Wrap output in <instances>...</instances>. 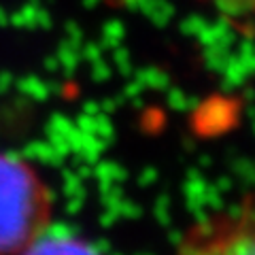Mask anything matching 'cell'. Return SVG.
<instances>
[{
  "instance_id": "cell-16",
  "label": "cell",
  "mask_w": 255,
  "mask_h": 255,
  "mask_svg": "<svg viewBox=\"0 0 255 255\" xmlns=\"http://www.w3.org/2000/svg\"><path fill=\"white\" fill-rule=\"evenodd\" d=\"M217 251H226V253H232V255H253V251H255L253 236H251L249 230H247V232H241L238 236H234L232 243L221 247Z\"/></svg>"
},
{
  "instance_id": "cell-47",
  "label": "cell",
  "mask_w": 255,
  "mask_h": 255,
  "mask_svg": "<svg viewBox=\"0 0 255 255\" xmlns=\"http://www.w3.org/2000/svg\"><path fill=\"white\" fill-rule=\"evenodd\" d=\"M43 66H45L47 73H58V70H60V62H58V58H55V55H49V58H45Z\"/></svg>"
},
{
  "instance_id": "cell-8",
  "label": "cell",
  "mask_w": 255,
  "mask_h": 255,
  "mask_svg": "<svg viewBox=\"0 0 255 255\" xmlns=\"http://www.w3.org/2000/svg\"><path fill=\"white\" fill-rule=\"evenodd\" d=\"M132 77L136 79L138 83H142V87H151V90H159V92H166L170 87V77L164 73V70H159L155 66H147V68H134Z\"/></svg>"
},
{
  "instance_id": "cell-52",
  "label": "cell",
  "mask_w": 255,
  "mask_h": 255,
  "mask_svg": "<svg viewBox=\"0 0 255 255\" xmlns=\"http://www.w3.org/2000/svg\"><path fill=\"white\" fill-rule=\"evenodd\" d=\"M9 23L11 26H15V28H23V17H21V13L17 11V13H11L9 15Z\"/></svg>"
},
{
  "instance_id": "cell-31",
  "label": "cell",
  "mask_w": 255,
  "mask_h": 255,
  "mask_svg": "<svg viewBox=\"0 0 255 255\" xmlns=\"http://www.w3.org/2000/svg\"><path fill=\"white\" fill-rule=\"evenodd\" d=\"M75 126H77L81 132H94V134H96V122H94V115L81 113V115H79V117L75 119Z\"/></svg>"
},
{
  "instance_id": "cell-28",
  "label": "cell",
  "mask_w": 255,
  "mask_h": 255,
  "mask_svg": "<svg viewBox=\"0 0 255 255\" xmlns=\"http://www.w3.org/2000/svg\"><path fill=\"white\" fill-rule=\"evenodd\" d=\"M92 81H96V83H102V81H107V79H111V66L105 62V60H96V62H92Z\"/></svg>"
},
{
  "instance_id": "cell-46",
  "label": "cell",
  "mask_w": 255,
  "mask_h": 255,
  "mask_svg": "<svg viewBox=\"0 0 255 255\" xmlns=\"http://www.w3.org/2000/svg\"><path fill=\"white\" fill-rule=\"evenodd\" d=\"M41 200H43L45 206H47V204H53L55 200H58V194H55L53 189H49V187H43V189H41Z\"/></svg>"
},
{
  "instance_id": "cell-9",
  "label": "cell",
  "mask_w": 255,
  "mask_h": 255,
  "mask_svg": "<svg viewBox=\"0 0 255 255\" xmlns=\"http://www.w3.org/2000/svg\"><path fill=\"white\" fill-rule=\"evenodd\" d=\"M55 58H58L60 68L64 70V75H66V79H68V77H73V75L77 73L79 64H81V55H79V49L68 43V38H64V41H60V45H58V53H55Z\"/></svg>"
},
{
  "instance_id": "cell-23",
  "label": "cell",
  "mask_w": 255,
  "mask_h": 255,
  "mask_svg": "<svg viewBox=\"0 0 255 255\" xmlns=\"http://www.w3.org/2000/svg\"><path fill=\"white\" fill-rule=\"evenodd\" d=\"M102 36L115 38V41L122 43L124 36H126V26H124V21H119V19H109L105 26H102Z\"/></svg>"
},
{
  "instance_id": "cell-26",
  "label": "cell",
  "mask_w": 255,
  "mask_h": 255,
  "mask_svg": "<svg viewBox=\"0 0 255 255\" xmlns=\"http://www.w3.org/2000/svg\"><path fill=\"white\" fill-rule=\"evenodd\" d=\"M64 30H66L68 43L73 47H77V49H81V45H83V30H81V26H79L77 21H66Z\"/></svg>"
},
{
  "instance_id": "cell-14",
  "label": "cell",
  "mask_w": 255,
  "mask_h": 255,
  "mask_svg": "<svg viewBox=\"0 0 255 255\" xmlns=\"http://www.w3.org/2000/svg\"><path fill=\"white\" fill-rule=\"evenodd\" d=\"M213 2L221 11V15H226L230 19L249 15L253 6V0H213Z\"/></svg>"
},
{
  "instance_id": "cell-6",
  "label": "cell",
  "mask_w": 255,
  "mask_h": 255,
  "mask_svg": "<svg viewBox=\"0 0 255 255\" xmlns=\"http://www.w3.org/2000/svg\"><path fill=\"white\" fill-rule=\"evenodd\" d=\"M138 11L157 28H166L174 17V6L168 0H138Z\"/></svg>"
},
{
  "instance_id": "cell-48",
  "label": "cell",
  "mask_w": 255,
  "mask_h": 255,
  "mask_svg": "<svg viewBox=\"0 0 255 255\" xmlns=\"http://www.w3.org/2000/svg\"><path fill=\"white\" fill-rule=\"evenodd\" d=\"M83 113H87V115H98L100 113L98 100H87V102H83Z\"/></svg>"
},
{
  "instance_id": "cell-30",
  "label": "cell",
  "mask_w": 255,
  "mask_h": 255,
  "mask_svg": "<svg viewBox=\"0 0 255 255\" xmlns=\"http://www.w3.org/2000/svg\"><path fill=\"white\" fill-rule=\"evenodd\" d=\"M155 181H157V168L155 166H147V168L138 174V185L140 187H151Z\"/></svg>"
},
{
  "instance_id": "cell-1",
  "label": "cell",
  "mask_w": 255,
  "mask_h": 255,
  "mask_svg": "<svg viewBox=\"0 0 255 255\" xmlns=\"http://www.w3.org/2000/svg\"><path fill=\"white\" fill-rule=\"evenodd\" d=\"M41 187L23 162L0 157V253L23 251L41 226Z\"/></svg>"
},
{
  "instance_id": "cell-18",
  "label": "cell",
  "mask_w": 255,
  "mask_h": 255,
  "mask_svg": "<svg viewBox=\"0 0 255 255\" xmlns=\"http://www.w3.org/2000/svg\"><path fill=\"white\" fill-rule=\"evenodd\" d=\"M94 122H96V134L107 142V145H111V142L115 140V128H113V122L109 119L107 113H100L94 115Z\"/></svg>"
},
{
  "instance_id": "cell-50",
  "label": "cell",
  "mask_w": 255,
  "mask_h": 255,
  "mask_svg": "<svg viewBox=\"0 0 255 255\" xmlns=\"http://www.w3.org/2000/svg\"><path fill=\"white\" fill-rule=\"evenodd\" d=\"M117 66H119V75H124V77H132L134 66H132V62H130V60H126V62H122V64H117Z\"/></svg>"
},
{
  "instance_id": "cell-33",
  "label": "cell",
  "mask_w": 255,
  "mask_h": 255,
  "mask_svg": "<svg viewBox=\"0 0 255 255\" xmlns=\"http://www.w3.org/2000/svg\"><path fill=\"white\" fill-rule=\"evenodd\" d=\"M53 26V19H51V13L43 9V4L36 9V28H43V30H51Z\"/></svg>"
},
{
  "instance_id": "cell-49",
  "label": "cell",
  "mask_w": 255,
  "mask_h": 255,
  "mask_svg": "<svg viewBox=\"0 0 255 255\" xmlns=\"http://www.w3.org/2000/svg\"><path fill=\"white\" fill-rule=\"evenodd\" d=\"M47 90H49V96L53 94V96H62L64 92H66V87H64L62 83H58V81H49L47 83Z\"/></svg>"
},
{
  "instance_id": "cell-37",
  "label": "cell",
  "mask_w": 255,
  "mask_h": 255,
  "mask_svg": "<svg viewBox=\"0 0 255 255\" xmlns=\"http://www.w3.org/2000/svg\"><path fill=\"white\" fill-rule=\"evenodd\" d=\"M226 213H228V219L230 221H243V217H245V206L243 204H230L228 209H226Z\"/></svg>"
},
{
  "instance_id": "cell-4",
  "label": "cell",
  "mask_w": 255,
  "mask_h": 255,
  "mask_svg": "<svg viewBox=\"0 0 255 255\" xmlns=\"http://www.w3.org/2000/svg\"><path fill=\"white\" fill-rule=\"evenodd\" d=\"M206 185H209V181L202 177L200 168H196V166L187 168L185 183H183V196H185V209L191 215H194L196 211H200V209H206V206H204Z\"/></svg>"
},
{
  "instance_id": "cell-40",
  "label": "cell",
  "mask_w": 255,
  "mask_h": 255,
  "mask_svg": "<svg viewBox=\"0 0 255 255\" xmlns=\"http://www.w3.org/2000/svg\"><path fill=\"white\" fill-rule=\"evenodd\" d=\"M111 53H113V62L115 64H122L126 60H130V51H128L124 45H117L115 49H111Z\"/></svg>"
},
{
  "instance_id": "cell-2",
  "label": "cell",
  "mask_w": 255,
  "mask_h": 255,
  "mask_svg": "<svg viewBox=\"0 0 255 255\" xmlns=\"http://www.w3.org/2000/svg\"><path fill=\"white\" fill-rule=\"evenodd\" d=\"M194 126L200 134H219L226 132L228 128H232L236 122L238 105L236 100L221 96V98H209L206 102H200V107L196 111Z\"/></svg>"
},
{
  "instance_id": "cell-56",
  "label": "cell",
  "mask_w": 255,
  "mask_h": 255,
  "mask_svg": "<svg viewBox=\"0 0 255 255\" xmlns=\"http://www.w3.org/2000/svg\"><path fill=\"white\" fill-rule=\"evenodd\" d=\"M122 2H124L130 11H138V0H122Z\"/></svg>"
},
{
  "instance_id": "cell-59",
  "label": "cell",
  "mask_w": 255,
  "mask_h": 255,
  "mask_svg": "<svg viewBox=\"0 0 255 255\" xmlns=\"http://www.w3.org/2000/svg\"><path fill=\"white\" fill-rule=\"evenodd\" d=\"M253 100V90L251 87H245V102H251Z\"/></svg>"
},
{
  "instance_id": "cell-17",
  "label": "cell",
  "mask_w": 255,
  "mask_h": 255,
  "mask_svg": "<svg viewBox=\"0 0 255 255\" xmlns=\"http://www.w3.org/2000/svg\"><path fill=\"white\" fill-rule=\"evenodd\" d=\"M232 168H234V174L238 179L243 181V189H249L253 185V181H255V166L249 157H238L232 162Z\"/></svg>"
},
{
  "instance_id": "cell-27",
  "label": "cell",
  "mask_w": 255,
  "mask_h": 255,
  "mask_svg": "<svg viewBox=\"0 0 255 255\" xmlns=\"http://www.w3.org/2000/svg\"><path fill=\"white\" fill-rule=\"evenodd\" d=\"M102 53H105V49L100 47V43H85L81 45V49H79V55H81V60L85 62H96L102 58Z\"/></svg>"
},
{
  "instance_id": "cell-45",
  "label": "cell",
  "mask_w": 255,
  "mask_h": 255,
  "mask_svg": "<svg viewBox=\"0 0 255 255\" xmlns=\"http://www.w3.org/2000/svg\"><path fill=\"white\" fill-rule=\"evenodd\" d=\"M92 172H94V166H90V164H85V162H81L77 166V177L81 179V181H85V179H90L92 177Z\"/></svg>"
},
{
  "instance_id": "cell-7",
  "label": "cell",
  "mask_w": 255,
  "mask_h": 255,
  "mask_svg": "<svg viewBox=\"0 0 255 255\" xmlns=\"http://www.w3.org/2000/svg\"><path fill=\"white\" fill-rule=\"evenodd\" d=\"M13 85L17 87V92L21 96H26V98L34 100V102H45L49 98V90H47V81L43 79H38L36 75H26L17 79V81H13Z\"/></svg>"
},
{
  "instance_id": "cell-15",
  "label": "cell",
  "mask_w": 255,
  "mask_h": 255,
  "mask_svg": "<svg viewBox=\"0 0 255 255\" xmlns=\"http://www.w3.org/2000/svg\"><path fill=\"white\" fill-rule=\"evenodd\" d=\"M62 194L66 198H70V196L87 198V189L83 187V181L77 177L75 170L62 168Z\"/></svg>"
},
{
  "instance_id": "cell-21",
  "label": "cell",
  "mask_w": 255,
  "mask_h": 255,
  "mask_svg": "<svg viewBox=\"0 0 255 255\" xmlns=\"http://www.w3.org/2000/svg\"><path fill=\"white\" fill-rule=\"evenodd\" d=\"M236 55L245 64V68L249 70V75H253V70H255V58H253V41H251V36H245L243 41H241Z\"/></svg>"
},
{
  "instance_id": "cell-38",
  "label": "cell",
  "mask_w": 255,
  "mask_h": 255,
  "mask_svg": "<svg viewBox=\"0 0 255 255\" xmlns=\"http://www.w3.org/2000/svg\"><path fill=\"white\" fill-rule=\"evenodd\" d=\"M115 221H119V215L113 213V211H105V213L100 215V219H98V223H100L102 228H113Z\"/></svg>"
},
{
  "instance_id": "cell-34",
  "label": "cell",
  "mask_w": 255,
  "mask_h": 255,
  "mask_svg": "<svg viewBox=\"0 0 255 255\" xmlns=\"http://www.w3.org/2000/svg\"><path fill=\"white\" fill-rule=\"evenodd\" d=\"M153 217L157 219L159 226H164V228H168L170 226V209H162V206H153Z\"/></svg>"
},
{
  "instance_id": "cell-32",
  "label": "cell",
  "mask_w": 255,
  "mask_h": 255,
  "mask_svg": "<svg viewBox=\"0 0 255 255\" xmlns=\"http://www.w3.org/2000/svg\"><path fill=\"white\" fill-rule=\"evenodd\" d=\"M85 204V198H79V196H70L66 198V204H64V211L66 215H79Z\"/></svg>"
},
{
  "instance_id": "cell-12",
  "label": "cell",
  "mask_w": 255,
  "mask_h": 255,
  "mask_svg": "<svg viewBox=\"0 0 255 255\" xmlns=\"http://www.w3.org/2000/svg\"><path fill=\"white\" fill-rule=\"evenodd\" d=\"M223 79L226 81H230L232 83L236 90L238 87H243L245 83H247V79H249L251 75H249V70L245 68V64L241 62V58H238L236 53H230L228 55V62H226V68H223Z\"/></svg>"
},
{
  "instance_id": "cell-29",
  "label": "cell",
  "mask_w": 255,
  "mask_h": 255,
  "mask_svg": "<svg viewBox=\"0 0 255 255\" xmlns=\"http://www.w3.org/2000/svg\"><path fill=\"white\" fill-rule=\"evenodd\" d=\"M36 9L38 6H34V4H23L21 6V17H23V30H34L36 28Z\"/></svg>"
},
{
  "instance_id": "cell-25",
  "label": "cell",
  "mask_w": 255,
  "mask_h": 255,
  "mask_svg": "<svg viewBox=\"0 0 255 255\" xmlns=\"http://www.w3.org/2000/svg\"><path fill=\"white\" fill-rule=\"evenodd\" d=\"M185 98L187 96L183 94V90H179V87H168V90H166V105L172 111H185Z\"/></svg>"
},
{
  "instance_id": "cell-54",
  "label": "cell",
  "mask_w": 255,
  "mask_h": 255,
  "mask_svg": "<svg viewBox=\"0 0 255 255\" xmlns=\"http://www.w3.org/2000/svg\"><path fill=\"white\" fill-rule=\"evenodd\" d=\"M130 102H132V107H134V109H138V111L145 109V100H142L140 96H134V98H130Z\"/></svg>"
},
{
  "instance_id": "cell-55",
  "label": "cell",
  "mask_w": 255,
  "mask_h": 255,
  "mask_svg": "<svg viewBox=\"0 0 255 255\" xmlns=\"http://www.w3.org/2000/svg\"><path fill=\"white\" fill-rule=\"evenodd\" d=\"M4 26H9V13L0 6V28H4Z\"/></svg>"
},
{
  "instance_id": "cell-13",
  "label": "cell",
  "mask_w": 255,
  "mask_h": 255,
  "mask_svg": "<svg viewBox=\"0 0 255 255\" xmlns=\"http://www.w3.org/2000/svg\"><path fill=\"white\" fill-rule=\"evenodd\" d=\"M36 232L49 236V238H75V236H79V228L73 226V223H66V221H53V223L38 226Z\"/></svg>"
},
{
  "instance_id": "cell-36",
  "label": "cell",
  "mask_w": 255,
  "mask_h": 255,
  "mask_svg": "<svg viewBox=\"0 0 255 255\" xmlns=\"http://www.w3.org/2000/svg\"><path fill=\"white\" fill-rule=\"evenodd\" d=\"M13 81H15L13 73H9V70H0V94L9 92L13 87Z\"/></svg>"
},
{
  "instance_id": "cell-3",
  "label": "cell",
  "mask_w": 255,
  "mask_h": 255,
  "mask_svg": "<svg viewBox=\"0 0 255 255\" xmlns=\"http://www.w3.org/2000/svg\"><path fill=\"white\" fill-rule=\"evenodd\" d=\"M26 253H87L96 255L94 247L90 243L79 241V236L75 238H49L45 234H34L28 241V245L23 247Z\"/></svg>"
},
{
  "instance_id": "cell-10",
  "label": "cell",
  "mask_w": 255,
  "mask_h": 255,
  "mask_svg": "<svg viewBox=\"0 0 255 255\" xmlns=\"http://www.w3.org/2000/svg\"><path fill=\"white\" fill-rule=\"evenodd\" d=\"M92 177H96L98 181H113V183H124L128 179V170L122 164L111 162V159H98L94 164V172Z\"/></svg>"
},
{
  "instance_id": "cell-35",
  "label": "cell",
  "mask_w": 255,
  "mask_h": 255,
  "mask_svg": "<svg viewBox=\"0 0 255 255\" xmlns=\"http://www.w3.org/2000/svg\"><path fill=\"white\" fill-rule=\"evenodd\" d=\"M142 92H145V87H142V83H138L136 79H134V81H130L128 83L126 87H124V96H126V100H130V98H134V96H140Z\"/></svg>"
},
{
  "instance_id": "cell-42",
  "label": "cell",
  "mask_w": 255,
  "mask_h": 255,
  "mask_svg": "<svg viewBox=\"0 0 255 255\" xmlns=\"http://www.w3.org/2000/svg\"><path fill=\"white\" fill-rule=\"evenodd\" d=\"M198 226V236H204V238H211L215 234V226H213V219L211 221H202V223H196Z\"/></svg>"
},
{
  "instance_id": "cell-11",
  "label": "cell",
  "mask_w": 255,
  "mask_h": 255,
  "mask_svg": "<svg viewBox=\"0 0 255 255\" xmlns=\"http://www.w3.org/2000/svg\"><path fill=\"white\" fill-rule=\"evenodd\" d=\"M202 55H204V64L211 73H223L226 68V62H228V55H230V47L226 45H219V43H213V45H206L202 47Z\"/></svg>"
},
{
  "instance_id": "cell-24",
  "label": "cell",
  "mask_w": 255,
  "mask_h": 255,
  "mask_svg": "<svg viewBox=\"0 0 255 255\" xmlns=\"http://www.w3.org/2000/svg\"><path fill=\"white\" fill-rule=\"evenodd\" d=\"M119 217H126V219H140L142 217V209L136 204V202H132V200H128V198L124 196L122 198V202H119Z\"/></svg>"
},
{
  "instance_id": "cell-58",
  "label": "cell",
  "mask_w": 255,
  "mask_h": 255,
  "mask_svg": "<svg viewBox=\"0 0 255 255\" xmlns=\"http://www.w3.org/2000/svg\"><path fill=\"white\" fill-rule=\"evenodd\" d=\"M198 162H200V166H211L213 159H211V155H200V159H198Z\"/></svg>"
},
{
  "instance_id": "cell-22",
  "label": "cell",
  "mask_w": 255,
  "mask_h": 255,
  "mask_svg": "<svg viewBox=\"0 0 255 255\" xmlns=\"http://www.w3.org/2000/svg\"><path fill=\"white\" fill-rule=\"evenodd\" d=\"M204 206L206 209H211L213 213H221L226 209V200H223V194H219L217 189H215L213 183L206 185V191H204Z\"/></svg>"
},
{
  "instance_id": "cell-44",
  "label": "cell",
  "mask_w": 255,
  "mask_h": 255,
  "mask_svg": "<svg viewBox=\"0 0 255 255\" xmlns=\"http://www.w3.org/2000/svg\"><path fill=\"white\" fill-rule=\"evenodd\" d=\"M168 243H170L172 247H177V249H179V247H181L183 243H185V234H183L181 230H170V232H168Z\"/></svg>"
},
{
  "instance_id": "cell-61",
  "label": "cell",
  "mask_w": 255,
  "mask_h": 255,
  "mask_svg": "<svg viewBox=\"0 0 255 255\" xmlns=\"http://www.w3.org/2000/svg\"><path fill=\"white\" fill-rule=\"evenodd\" d=\"M30 4H34V6H41V0H28Z\"/></svg>"
},
{
  "instance_id": "cell-60",
  "label": "cell",
  "mask_w": 255,
  "mask_h": 255,
  "mask_svg": "<svg viewBox=\"0 0 255 255\" xmlns=\"http://www.w3.org/2000/svg\"><path fill=\"white\" fill-rule=\"evenodd\" d=\"M183 147H185L187 151H194V149H196V145H194V140H185V142H183Z\"/></svg>"
},
{
  "instance_id": "cell-39",
  "label": "cell",
  "mask_w": 255,
  "mask_h": 255,
  "mask_svg": "<svg viewBox=\"0 0 255 255\" xmlns=\"http://www.w3.org/2000/svg\"><path fill=\"white\" fill-rule=\"evenodd\" d=\"M213 185H215V189H217L219 194H228V191H232L234 183H232V179H230V177H219L217 181L213 183Z\"/></svg>"
},
{
  "instance_id": "cell-41",
  "label": "cell",
  "mask_w": 255,
  "mask_h": 255,
  "mask_svg": "<svg viewBox=\"0 0 255 255\" xmlns=\"http://www.w3.org/2000/svg\"><path fill=\"white\" fill-rule=\"evenodd\" d=\"M92 247H94L96 255H98V253H111V251H113V245H111L109 238H98L96 243H92Z\"/></svg>"
},
{
  "instance_id": "cell-19",
  "label": "cell",
  "mask_w": 255,
  "mask_h": 255,
  "mask_svg": "<svg viewBox=\"0 0 255 255\" xmlns=\"http://www.w3.org/2000/svg\"><path fill=\"white\" fill-rule=\"evenodd\" d=\"M45 136H47V142L58 151L60 155H64V157H68L70 155V145H68V140H66V136H64L62 132H58V130H53V128L47 124L45 126Z\"/></svg>"
},
{
  "instance_id": "cell-20",
  "label": "cell",
  "mask_w": 255,
  "mask_h": 255,
  "mask_svg": "<svg viewBox=\"0 0 255 255\" xmlns=\"http://www.w3.org/2000/svg\"><path fill=\"white\" fill-rule=\"evenodd\" d=\"M204 26H206V19L202 17V15L194 13V15H189V17H185L179 23V30H181L183 36H196Z\"/></svg>"
},
{
  "instance_id": "cell-43",
  "label": "cell",
  "mask_w": 255,
  "mask_h": 255,
  "mask_svg": "<svg viewBox=\"0 0 255 255\" xmlns=\"http://www.w3.org/2000/svg\"><path fill=\"white\" fill-rule=\"evenodd\" d=\"M98 105H100V111H102V113H107V115L115 113V111L119 109V105H117V100H115V98H105L102 102H98Z\"/></svg>"
},
{
  "instance_id": "cell-53",
  "label": "cell",
  "mask_w": 255,
  "mask_h": 255,
  "mask_svg": "<svg viewBox=\"0 0 255 255\" xmlns=\"http://www.w3.org/2000/svg\"><path fill=\"white\" fill-rule=\"evenodd\" d=\"M4 157L9 159V162H23V155H21V151H15V149L6 151V153H4Z\"/></svg>"
},
{
  "instance_id": "cell-51",
  "label": "cell",
  "mask_w": 255,
  "mask_h": 255,
  "mask_svg": "<svg viewBox=\"0 0 255 255\" xmlns=\"http://www.w3.org/2000/svg\"><path fill=\"white\" fill-rule=\"evenodd\" d=\"M200 98H198V96H187L185 98V111H196L198 107H200Z\"/></svg>"
},
{
  "instance_id": "cell-5",
  "label": "cell",
  "mask_w": 255,
  "mask_h": 255,
  "mask_svg": "<svg viewBox=\"0 0 255 255\" xmlns=\"http://www.w3.org/2000/svg\"><path fill=\"white\" fill-rule=\"evenodd\" d=\"M21 155L23 159H36L41 164H47V166H53V168H62L64 164V155H60L47 140H32V142H26L21 149Z\"/></svg>"
},
{
  "instance_id": "cell-57",
  "label": "cell",
  "mask_w": 255,
  "mask_h": 255,
  "mask_svg": "<svg viewBox=\"0 0 255 255\" xmlns=\"http://www.w3.org/2000/svg\"><path fill=\"white\" fill-rule=\"evenodd\" d=\"M81 2H83L85 9H94V6L98 4V2H102V0H81Z\"/></svg>"
}]
</instances>
